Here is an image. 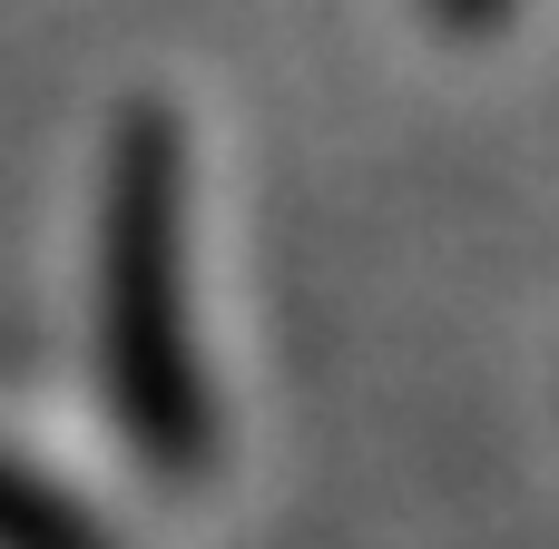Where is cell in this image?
I'll return each instance as SVG.
<instances>
[{
  "label": "cell",
  "mask_w": 559,
  "mask_h": 549,
  "mask_svg": "<svg viewBox=\"0 0 559 549\" xmlns=\"http://www.w3.org/2000/svg\"><path fill=\"white\" fill-rule=\"evenodd\" d=\"M511 10H521V0H423V20H432L442 39H491Z\"/></svg>",
  "instance_id": "obj_3"
},
{
  "label": "cell",
  "mask_w": 559,
  "mask_h": 549,
  "mask_svg": "<svg viewBox=\"0 0 559 549\" xmlns=\"http://www.w3.org/2000/svg\"><path fill=\"white\" fill-rule=\"evenodd\" d=\"M88 363L98 413L138 452L147 481L197 491L226 452L216 373L187 285V118L167 98H128L98 157V246H88Z\"/></svg>",
  "instance_id": "obj_1"
},
{
  "label": "cell",
  "mask_w": 559,
  "mask_h": 549,
  "mask_svg": "<svg viewBox=\"0 0 559 549\" xmlns=\"http://www.w3.org/2000/svg\"><path fill=\"white\" fill-rule=\"evenodd\" d=\"M0 549H118V540L69 481H49L39 462H20L0 442Z\"/></svg>",
  "instance_id": "obj_2"
}]
</instances>
